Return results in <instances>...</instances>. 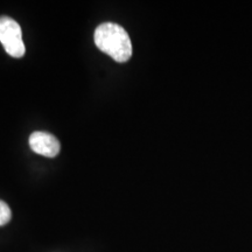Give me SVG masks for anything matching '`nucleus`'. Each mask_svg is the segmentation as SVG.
<instances>
[{"instance_id": "nucleus-3", "label": "nucleus", "mask_w": 252, "mask_h": 252, "mask_svg": "<svg viewBox=\"0 0 252 252\" xmlns=\"http://www.w3.org/2000/svg\"><path fill=\"white\" fill-rule=\"evenodd\" d=\"M30 146L33 152L40 156L54 158L59 154L60 146L59 140L53 134L47 132H34L30 137Z\"/></svg>"}, {"instance_id": "nucleus-2", "label": "nucleus", "mask_w": 252, "mask_h": 252, "mask_svg": "<svg viewBox=\"0 0 252 252\" xmlns=\"http://www.w3.org/2000/svg\"><path fill=\"white\" fill-rule=\"evenodd\" d=\"M0 42L12 58H23L26 52L23 32L17 21L9 17H0Z\"/></svg>"}, {"instance_id": "nucleus-4", "label": "nucleus", "mask_w": 252, "mask_h": 252, "mask_svg": "<svg viewBox=\"0 0 252 252\" xmlns=\"http://www.w3.org/2000/svg\"><path fill=\"white\" fill-rule=\"evenodd\" d=\"M12 213L9 207L6 204L4 201H0V226L7 224L11 220Z\"/></svg>"}, {"instance_id": "nucleus-1", "label": "nucleus", "mask_w": 252, "mask_h": 252, "mask_svg": "<svg viewBox=\"0 0 252 252\" xmlns=\"http://www.w3.org/2000/svg\"><path fill=\"white\" fill-rule=\"evenodd\" d=\"M94 43L97 48L115 60L116 62L128 61L132 55L131 39L122 26L105 23L99 25L94 31Z\"/></svg>"}]
</instances>
